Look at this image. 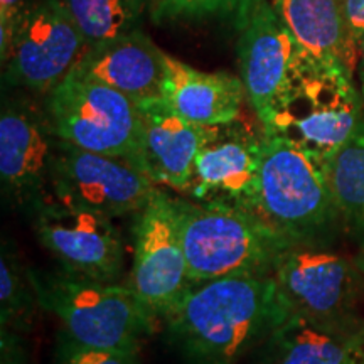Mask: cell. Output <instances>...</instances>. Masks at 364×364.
Instances as JSON below:
<instances>
[{
  "mask_svg": "<svg viewBox=\"0 0 364 364\" xmlns=\"http://www.w3.org/2000/svg\"><path fill=\"white\" fill-rule=\"evenodd\" d=\"M289 314L273 275H238L194 284L161 324L184 364H236Z\"/></svg>",
  "mask_w": 364,
  "mask_h": 364,
  "instance_id": "6da1fadb",
  "label": "cell"
},
{
  "mask_svg": "<svg viewBox=\"0 0 364 364\" xmlns=\"http://www.w3.org/2000/svg\"><path fill=\"white\" fill-rule=\"evenodd\" d=\"M39 306L85 346L140 353L161 324L130 285L102 282L61 270L31 268Z\"/></svg>",
  "mask_w": 364,
  "mask_h": 364,
  "instance_id": "7a4b0ae2",
  "label": "cell"
},
{
  "mask_svg": "<svg viewBox=\"0 0 364 364\" xmlns=\"http://www.w3.org/2000/svg\"><path fill=\"white\" fill-rule=\"evenodd\" d=\"M363 117L364 98L351 73L307 54L262 129L327 164Z\"/></svg>",
  "mask_w": 364,
  "mask_h": 364,
  "instance_id": "3957f363",
  "label": "cell"
},
{
  "mask_svg": "<svg viewBox=\"0 0 364 364\" xmlns=\"http://www.w3.org/2000/svg\"><path fill=\"white\" fill-rule=\"evenodd\" d=\"M182 247L193 284L238 275H272L292 241L240 209L177 199Z\"/></svg>",
  "mask_w": 364,
  "mask_h": 364,
  "instance_id": "277c9868",
  "label": "cell"
},
{
  "mask_svg": "<svg viewBox=\"0 0 364 364\" xmlns=\"http://www.w3.org/2000/svg\"><path fill=\"white\" fill-rule=\"evenodd\" d=\"M258 216L292 243L332 241L343 231L326 164L279 136L263 139Z\"/></svg>",
  "mask_w": 364,
  "mask_h": 364,
  "instance_id": "5b68a950",
  "label": "cell"
},
{
  "mask_svg": "<svg viewBox=\"0 0 364 364\" xmlns=\"http://www.w3.org/2000/svg\"><path fill=\"white\" fill-rule=\"evenodd\" d=\"M56 135L90 152L129 159L140 167L142 118L139 105L120 91L73 68L44 97Z\"/></svg>",
  "mask_w": 364,
  "mask_h": 364,
  "instance_id": "8992f818",
  "label": "cell"
},
{
  "mask_svg": "<svg viewBox=\"0 0 364 364\" xmlns=\"http://www.w3.org/2000/svg\"><path fill=\"white\" fill-rule=\"evenodd\" d=\"M59 136L44 102L27 95L4 97L0 110V184L9 208L29 215L53 193Z\"/></svg>",
  "mask_w": 364,
  "mask_h": 364,
  "instance_id": "52a82bcc",
  "label": "cell"
},
{
  "mask_svg": "<svg viewBox=\"0 0 364 364\" xmlns=\"http://www.w3.org/2000/svg\"><path fill=\"white\" fill-rule=\"evenodd\" d=\"M27 216L41 245L63 270L102 282L120 280L125 248L113 218L68 203L53 193Z\"/></svg>",
  "mask_w": 364,
  "mask_h": 364,
  "instance_id": "ba28073f",
  "label": "cell"
},
{
  "mask_svg": "<svg viewBox=\"0 0 364 364\" xmlns=\"http://www.w3.org/2000/svg\"><path fill=\"white\" fill-rule=\"evenodd\" d=\"M290 314L339 318L358 316L364 270L332 241L290 243L273 268Z\"/></svg>",
  "mask_w": 364,
  "mask_h": 364,
  "instance_id": "9c48e42d",
  "label": "cell"
},
{
  "mask_svg": "<svg viewBox=\"0 0 364 364\" xmlns=\"http://www.w3.org/2000/svg\"><path fill=\"white\" fill-rule=\"evenodd\" d=\"M235 22L240 78L250 107L263 127L309 53L270 0H250L236 14Z\"/></svg>",
  "mask_w": 364,
  "mask_h": 364,
  "instance_id": "30bf717a",
  "label": "cell"
},
{
  "mask_svg": "<svg viewBox=\"0 0 364 364\" xmlns=\"http://www.w3.org/2000/svg\"><path fill=\"white\" fill-rule=\"evenodd\" d=\"M134 236V263L127 285L162 321L194 285L182 247L176 198L157 189L136 213Z\"/></svg>",
  "mask_w": 364,
  "mask_h": 364,
  "instance_id": "8fae6325",
  "label": "cell"
},
{
  "mask_svg": "<svg viewBox=\"0 0 364 364\" xmlns=\"http://www.w3.org/2000/svg\"><path fill=\"white\" fill-rule=\"evenodd\" d=\"M159 186L129 159L90 152L59 139L53 194L105 216L136 215Z\"/></svg>",
  "mask_w": 364,
  "mask_h": 364,
  "instance_id": "7c38bea8",
  "label": "cell"
},
{
  "mask_svg": "<svg viewBox=\"0 0 364 364\" xmlns=\"http://www.w3.org/2000/svg\"><path fill=\"white\" fill-rule=\"evenodd\" d=\"M86 49L83 33L61 0H39L2 66L4 83L46 97L78 65Z\"/></svg>",
  "mask_w": 364,
  "mask_h": 364,
  "instance_id": "4fadbf2b",
  "label": "cell"
},
{
  "mask_svg": "<svg viewBox=\"0 0 364 364\" xmlns=\"http://www.w3.org/2000/svg\"><path fill=\"white\" fill-rule=\"evenodd\" d=\"M265 135L240 118L215 125L199 150L186 196L208 206H223L258 216V179ZM260 218V216H258Z\"/></svg>",
  "mask_w": 364,
  "mask_h": 364,
  "instance_id": "5bb4252c",
  "label": "cell"
},
{
  "mask_svg": "<svg viewBox=\"0 0 364 364\" xmlns=\"http://www.w3.org/2000/svg\"><path fill=\"white\" fill-rule=\"evenodd\" d=\"M136 105L142 118L140 169L157 186L186 194L196 157L213 127L186 120L162 97Z\"/></svg>",
  "mask_w": 364,
  "mask_h": 364,
  "instance_id": "9a60e30c",
  "label": "cell"
},
{
  "mask_svg": "<svg viewBox=\"0 0 364 364\" xmlns=\"http://www.w3.org/2000/svg\"><path fill=\"white\" fill-rule=\"evenodd\" d=\"M364 321L289 314L252 353V364H344Z\"/></svg>",
  "mask_w": 364,
  "mask_h": 364,
  "instance_id": "2e32d148",
  "label": "cell"
},
{
  "mask_svg": "<svg viewBox=\"0 0 364 364\" xmlns=\"http://www.w3.org/2000/svg\"><path fill=\"white\" fill-rule=\"evenodd\" d=\"M75 68L142 103L161 97L166 53L136 29L91 46Z\"/></svg>",
  "mask_w": 364,
  "mask_h": 364,
  "instance_id": "e0dca14e",
  "label": "cell"
},
{
  "mask_svg": "<svg viewBox=\"0 0 364 364\" xmlns=\"http://www.w3.org/2000/svg\"><path fill=\"white\" fill-rule=\"evenodd\" d=\"M161 97L186 120L204 127L238 120L245 102H248L240 76L228 71L196 70L169 54H166Z\"/></svg>",
  "mask_w": 364,
  "mask_h": 364,
  "instance_id": "ac0fdd59",
  "label": "cell"
},
{
  "mask_svg": "<svg viewBox=\"0 0 364 364\" xmlns=\"http://www.w3.org/2000/svg\"><path fill=\"white\" fill-rule=\"evenodd\" d=\"M311 56L344 68L356 78L359 48L349 29L343 0H270Z\"/></svg>",
  "mask_w": 364,
  "mask_h": 364,
  "instance_id": "d6986e66",
  "label": "cell"
},
{
  "mask_svg": "<svg viewBox=\"0 0 364 364\" xmlns=\"http://www.w3.org/2000/svg\"><path fill=\"white\" fill-rule=\"evenodd\" d=\"M329 188L341 228L358 245L364 270V117L326 164Z\"/></svg>",
  "mask_w": 364,
  "mask_h": 364,
  "instance_id": "ffe728a7",
  "label": "cell"
},
{
  "mask_svg": "<svg viewBox=\"0 0 364 364\" xmlns=\"http://www.w3.org/2000/svg\"><path fill=\"white\" fill-rule=\"evenodd\" d=\"M38 311L43 309L31 279V267L22 260L12 240L4 236L0 248V327L26 334L33 329Z\"/></svg>",
  "mask_w": 364,
  "mask_h": 364,
  "instance_id": "44dd1931",
  "label": "cell"
},
{
  "mask_svg": "<svg viewBox=\"0 0 364 364\" xmlns=\"http://www.w3.org/2000/svg\"><path fill=\"white\" fill-rule=\"evenodd\" d=\"M88 48L140 29L150 0H61Z\"/></svg>",
  "mask_w": 364,
  "mask_h": 364,
  "instance_id": "7402d4cb",
  "label": "cell"
},
{
  "mask_svg": "<svg viewBox=\"0 0 364 364\" xmlns=\"http://www.w3.org/2000/svg\"><path fill=\"white\" fill-rule=\"evenodd\" d=\"M54 364H142L139 353L115 351L93 346H85L71 339L65 331H59L56 348H54Z\"/></svg>",
  "mask_w": 364,
  "mask_h": 364,
  "instance_id": "603a6c76",
  "label": "cell"
},
{
  "mask_svg": "<svg viewBox=\"0 0 364 364\" xmlns=\"http://www.w3.org/2000/svg\"><path fill=\"white\" fill-rule=\"evenodd\" d=\"M39 0H0V61L6 65L17 34Z\"/></svg>",
  "mask_w": 364,
  "mask_h": 364,
  "instance_id": "cb8c5ba5",
  "label": "cell"
},
{
  "mask_svg": "<svg viewBox=\"0 0 364 364\" xmlns=\"http://www.w3.org/2000/svg\"><path fill=\"white\" fill-rule=\"evenodd\" d=\"M248 2L250 0H191L186 17H235Z\"/></svg>",
  "mask_w": 364,
  "mask_h": 364,
  "instance_id": "d4e9b609",
  "label": "cell"
},
{
  "mask_svg": "<svg viewBox=\"0 0 364 364\" xmlns=\"http://www.w3.org/2000/svg\"><path fill=\"white\" fill-rule=\"evenodd\" d=\"M0 354L2 364H27V353L21 332L0 327Z\"/></svg>",
  "mask_w": 364,
  "mask_h": 364,
  "instance_id": "484cf974",
  "label": "cell"
},
{
  "mask_svg": "<svg viewBox=\"0 0 364 364\" xmlns=\"http://www.w3.org/2000/svg\"><path fill=\"white\" fill-rule=\"evenodd\" d=\"M346 19L356 39L358 48L364 41V0H343Z\"/></svg>",
  "mask_w": 364,
  "mask_h": 364,
  "instance_id": "4316f807",
  "label": "cell"
},
{
  "mask_svg": "<svg viewBox=\"0 0 364 364\" xmlns=\"http://www.w3.org/2000/svg\"><path fill=\"white\" fill-rule=\"evenodd\" d=\"M150 4L157 19H176L188 16L191 0H150Z\"/></svg>",
  "mask_w": 364,
  "mask_h": 364,
  "instance_id": "83f0119b",
  "label": "cell"
},
{
  "mask_svg": "<svg viewBox=\"0 0 364 364\" xmlns=\"http://www.w3.org/2000/svg\"><path fill=\"white\" fill-rule=\"evenodd\" d=\"M344 364H364V324L359 329L356 339L351 346V351L348 354Z\"/></svg>",
  "mask_w": 364,
  "mask_h": 364,
  "instance_id": "f1b7e54d",
  "label": "cell"
},
{
  "mask_svg": "<svg viewBox=\"0 0 364 364\" xmlns=\"http://www.w3.org/2000/svg\"><path fill=\"white\" fill-rule=\"evenodd\" d=\"M356 83L358 88L361 91L364 98V41L359 44V58H358V68H356Z\"/></svg>",
  "mask_w": 364,
  "mask_h": 364,
  "instance_id": "f546056e",
  "label": "cell"
}]
</instances>
